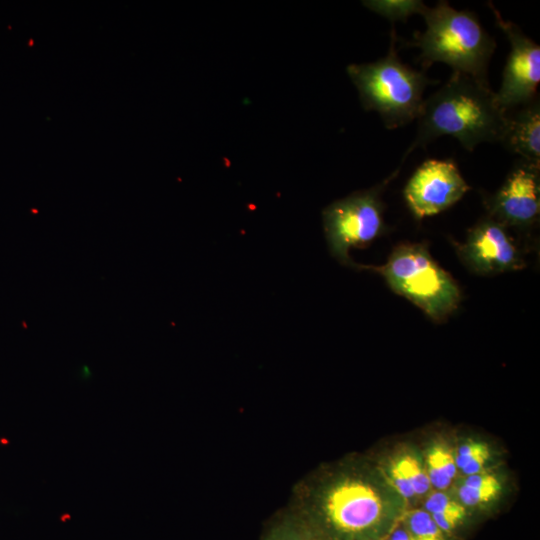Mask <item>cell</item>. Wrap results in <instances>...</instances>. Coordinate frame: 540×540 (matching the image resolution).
Returning a JSON list of instances; mask_svg holds the SVG:
<instances>
[{
  "label": "cell",
  "instance_id": "obj_1",
  "mask_svg": "<svg viewBox=\"0 0 540 540\" xmlns=\"http://www.w3.org/2000/svg\"><path fill=\"white\" fill-rule=\"evenodd\" d=\"M405 501L378 475L340 474L326 483L305 520L325 540H384Z\"/></svg>",
  "mask_w": 540,
  "mask_h": 540
},
{
  "label": "cell",
  "instance_id": "obj_2",
  "mask_svg": "<svg viewBox=\"0 0 540 540\" xmlns=\"http://www.w3.org/2000/svg\"><path fill=\"white\" fill-rule=\"evenodd\" d=\"M417 134L403 160L419 147L444 135L456 138L472 151L484 142H501L507 113L497 103L489 85L461 73L450 79L424 100L417 118Z\"/></svg>",
  "mask_w": 540,
  "mask_h": 540
},
{
  "label": "cell",
  "instance_id": "obj_3",
  "mask_svg": "<svg viewBox=\"0 0 540 540\" xmlns=\"http://www.w3.org/2000/svg\"><path fill=\"white\" fill-rule=\"evenodd\" d=\"M426 29L415 34L412 46L420 49L419 59L428 67L435 62L449 65L453 72L468 75L487 84V71L496 44L476 15L456 10L440 1L425 6L421 14Z\"/></svg>",
  "mask_w": 540,
  "mask_h": 540
},
{
  "label": "cell",
  "instance_id": "obj_4",
  "mask_svg": "<svg viewBox=\"0 0 540 540\" xmlns=\"http://www.w3.org/2000/svg\"><path fill=\"white\" fill-rule=\"evenodd\" d=\"M395 44L393 30L385 57L347 67L364 109L376 111L389 129L418 118L424 103V90L432 82L422 71L411 68L399 59Z\"/></svg>",
  "mask_w": 540,
  "mask_h": 540
},
{
  "label": "cell",
  "instance_id": "obj_5",
  "mask_svg": "<svg viewBox=\"0 0 540 540\" xmlns=\"http://www.w3.org/2000/svg\"><path fill=\"white\" fill-rule=\"evenodd\" d=\"M355 268L378 272L395 293L410 300L436 322L453 313L461 300L458 285L431 257L424 243L397 246L382 266L356 263Z\"/></svg>",
  "mask_w": 540,
  "mask_h": 540
},
{
  "label": "cell",
  "instance_id": "obj_6",
  "mask_svg": "<svg viewBox=\"0 0 540 540\" xmlns=\"http://www.w3.org/2000/svg\"><path fill=\"white\" fill-rule=\"evenodd\" d=\"M398 174L370 189L356 191L338 199L322 211V222L328 249L341 264L355 268L350 258L351 248H363L379 237L386 229L383 217L381 192Z\"/></svg>",
  "mask_w": 540,
  "mask_h": 540
},
{
  "label": "cell",
  "instance_id": "obj_7",
  "mask_svg": "<svg viewBox=\"0 0 540 540\" xmlns=\"http://www.w3.org/2000/svg\"><path fill=\"white\" fill-rule=\"evenodd\" d=\"M497 25L507 36L510 53L504 67L502 83L496 100L500 108L508 113L536 98L540 82V47L526 36L514 23L504 20L490 3Z\"/></svg>",
  "mask_w": 540,
  "mask_h": 540
},
{
  "label": "cell",
  "instance_id": "obj_8",
  "mask_svg": "<svg viewBox=\"0 0 540 540\" xmlns=\"http://www.w3.org/2000/svg\"><path fill=\"white\" fill-rule=\"evenodd\" d=\"M469 189L453 161L429 159L408 180L404 197L413 215L422 219L448 209Z\"/></svg>",
  "mask_w": 540,
  "mask_h": 540
},
{
  "label": "cell",
  "instance_id": "obj_9",
  "mask_svg": "<svg viewBox=\"0 0 540 540\" xmlns=\"http://www.w3.org/2000/svg\"><path fill=\"white\" fill-rule=\"evenodd\" d=\"M462 261L475 273L494 275L523 266L520 253L506 227L490 216L479 221L463 244H457Z\"/></svg>",
  "mask_w": 540,
  "mask_h": 540
},
{
  "label": "cell",
  "instance_id": "obj_10",
  "mask_svg": "<svg viewBox=\"0 0 540 540\" xmlns=\"http://www.w3.org/2000/svg\"><path fill=\"white\" fill-rule=\"evenodd\" d=\"M538 165L521 160L489 200V216L505 227H528L540 212Z\"/></svg>",
  "mask_w": 540,
  "mask_h": 540
},
{
  "label": "cell",
  "instance_id": "obj_11",
  "mask_svg": "<svg viewBox=\"0 0 540 540\" xmlns=\"http://www.w3.org/2000/svg\"><path fill=\"white\" fill-rule=\"evenodd\" d=\"M503 145L522 160L540 166V105L539 100L507 113Z\"/></svg>",
  "mask_w": 540,
  "mask_h": 540
},
{
  "label": "cell",
  "instance_id": "obj_12",
  "mask_svg": "<svg viewBox=\"0 0 540 540\" xmlns=\"http://www.w3.org/2000/svg\"><path fill=\"white\" fill-rule=\"evenodd\" d=\"M426 463L425 468L431 486L437 490L449 487L458 471L455 456L451 450L441 444L434 445L428 451Z\"/></svg>",
  "mask_w": 540,
  "mask_h": 540
},
{
  "label": "cell",
  "instance_id": "obj_13",
  "mask_svg": "<svg viewBox=\"0 0 540 540\" xmlns=\"http://www.w3.org/2000/svg\"><path fill=\"white\" fill-rule=\"evenodd\" d=\"M400 520L411 540H446L445 534L424 509L404 511Z\"/></svg>",
  "mask_w": 540,
  "mask_h": 540
},
{
  "label": "cell",
  "instance_id": "obj_14",
  "mask_svg": "<svg viewBox=\"0 0 540 540\" xmlns=\"http://www.w3.org/2000/svg\"><path fill=\"white\" fill-rule=\"evenodd\" d=\"M373 12L390 21H405L414 14H421L425 4L419 0H369L362 2Z\"/></svg>",
  "mask_w": 540,
  "mask_h": 540
},
{
  "label": "cell",
  "instance_id": "obj_15",
  "mask_svg": "<svg viewBox=\"0 0 540 540\" xmlns=\"http://www.w3.org/2000/svg\"><path fill=\"white\" fill-rule=\"evenodd\" d=\"M454 456L457 469L467 476L478 473L483 469L490 452L486 444L478 441H468L459 447Z\"/></svg>",
  "mask_w": 540,
  "mask_h": 540
},
{
  "label": "cell",
  "instance_id": "obj_16",
  "mask_svg": "<svg viewBox=\"0 0 540 540\" xmlns=\"http://www.w3.org/2000/svg\"><path fill=\"white\" fill-rule=\"evenodd\" d=\"M405 471L416 496H422L431 488L430 480L420 458L411 452H406L397 457Z\"/></svg>",
  "mask_w": 540,
  "mask_h": 540
},
{
  "label": "cell",
  "instance_id": "obj_17",
  "mask_svg": "<svg viewBox=\"0 0 540 540\" xmlns=\"http://www.w3.org/2000/svg\"><path fill=\"white\" fill-rule=\"evenodd\" d=\"M266 540H325L305 520L287 521L276 526Z\"/></svg>",
  "mask_w": 540,
  "mask_h": 540
},
{
  "label": "cell",
  "instance_id": "obj_18",
  "mask_svg": "<svg viewBox=\"0 0 540 540\" xmlns=\"http://www.w3.org/2000/svg\"><path fill=\"white\" fill-rule=\"evenodd\" d=\"M424 510L430 515L439 513L466 512V508L456 499L438 490L431 493L425 500Z\"/></svg>",
  "mask_w": 540,
  "mask_h": 540
},
{
  "label": "cell",
  "instance_id": "obj_19",
  "mask_svg": "<svg viewBox=\"0 0 540 540\" xmlns=\"http://www.w3.org/2000/svg\"><path fill=\"white\" fill-rule=\"evenodd\" d=\"M498 488H472L461 485L458 490V501L466 507H478L494 500L499 494Z\"/></svg>",
  "mask_w": 540,
  "mask_h": 540
},
{
  "label": "cell",
  "instance_id": "obj_20",
  "mask_svg": "<svg viewBox=\"0 0 540 540\" xmlns=\"http://www.w3.org/2000/svg\"><path fill=\"white\" fill-rule=\"evenodd\" d=\"M472 488H498L501 489V484L496 476L490 473L480 471L475 474L467 475L463 484Z\"/></svg>",
  "mask_w": 540,
  "mask_h": 540
},
{
  "label": "cell",
  "instance_id": "obj_21",
  "mask_svg": "<svg viewBox=\"0 0 540 540\" xmlns=\"http://www.w3.org/2000/svg\"><path fill=\"white\" fill-rule=\"evenodd\" d=\"M384 540H411V539L407 530L402 524L401 520H399L391 529V531L388 533V535L384 538Z\"/></svg>",
  "mask_w": 540,
  "mask_h": 540
}]
</instances>
